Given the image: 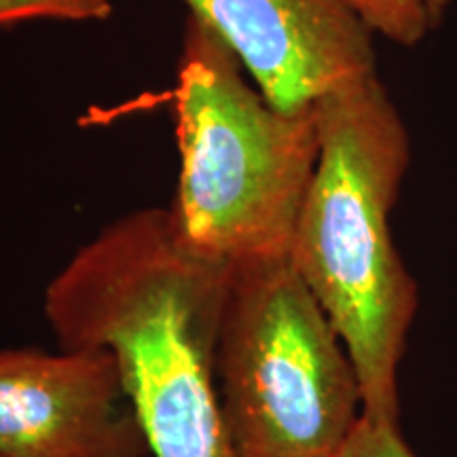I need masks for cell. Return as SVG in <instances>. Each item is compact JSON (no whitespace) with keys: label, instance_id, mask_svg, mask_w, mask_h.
Listing matches in <instances>:
<instances>
[{"label":"cell","instance_id":"7","mask_svg":"<svg viewBox=\"0 0 457 457\" xmlns=\"http://www.w3.org/2000/svg\"><path fill=\"white\" fill-rule=\"evenodd\" d=\"M367 30L398 47L421 45L443 26L453 0H337Z\"/></svg>","mask_w":457,"mask_h":457},{"label":"cell","instance_id":"6","mask_svg":"<svg viewBox=\"0 0 457 457\" xmlns=\"http://www.w3.org/2000/svg\"><path fill=\"white\" fill-rule=\"evenodd\" d=\"M279 111L375 74L373 34L337 0H185Z\"/></svg>","mask_w":457,"mask_h":457},{"label":"cell","instance_id":"9","mask_svg":"<svg viewBox=\"0 0 457 457\" xmlns=\"http://www.w3.org/2000/svg\"><path fill=\"white\" fill-rule=\"evenodd\" d=\"M339 457H415L400 434L398 424H384L360 417Z\"/></svg>","mask_w":457,"mask_h":457},{"label":"cell","instance_id":"1","mask_svg":"<svg viewBox=\"0 0 457 457\" xmlns=\"http://www.w3.org/2000/svg\"><path fill=\"white\" fill-rule=\"evenodd\" d=\"M233 273L187 242L171 208H142L108 222L45 288L60 350L117 360L153 457H233L216 384Z\"/></svg>","mask_w":457,"mask_h":457},{"label":"cell","instance_id":"2","mask_svg":"<svg viewBox=\"0 0 457 457\" xmlns=\"http://www.w3.org/2000/svg\"><path fill=\"white\" fill-rule=\"evenodd\" d=\"M313 114L318 163L288 259L345 343L364 417L398 424V370L420 288L390 216L411 165V134L377 72L322 96Z\"/></svg>","mask_w":457,"mask_h":457},{"label":"cell","instance_id":"5","mask_svg":"<svg viewBox=\"0 0 457 457\" xmlns=\"http://www.w3.org/2000/svg\"><path fill=\"white\" fill-rule=\"evenodd\" d=\"M106 350H0V457H148Z\"/></svg>","mask_w":457,"mask_h":457},{"label":"cell","instance_id":"8","mask_svg":"<svg viewBox=\"0 0 457 457\" xmlns=\"http://www.w3.org/2000/svg\"><path fill=\"white\" fill-rule=\"evenodd\" d=\"M111 0H0V28L34 20L106 21Z\"/></svg>","mask_w":457,"mask_h":457},{"label":"cell","instance_id":"3","mask_svg":"<svg viewBox=\"0 0 457 457\" xmlns=\"http://www.w3.org/2000/svg\"><path fill=\"white\" fill-rule=\"evenodd\" d=\"M244 72L219 34L188 15L174 91L180 174L171 212L197 253L236 270L288 259L320 153L313 106L279 111Z\"/></svg>","mask_w":457,"mask_h":457},{"label":"cell","instance_id":"4","mask_svg":"<svg viewBox=\"0 0 457 457\" xmlns=\"http://www.w3.org/2000/svg\"><path fill=\"white\" fill-rule=\"evenodd\" d=\"M216 384L233 457H339L364 415L345 343L290 259L233 273Z\"/></svg>","mask_w":457,"mask_h":457}]
</instances>
